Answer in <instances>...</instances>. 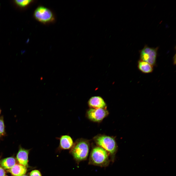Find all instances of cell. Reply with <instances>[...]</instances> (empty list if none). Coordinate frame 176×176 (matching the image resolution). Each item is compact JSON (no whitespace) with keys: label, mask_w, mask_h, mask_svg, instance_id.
<instances>
[{"label":"cell","mask_w":176,"mask_h":176,"mask_svg":"<svg viewBox=\"0 0 176 176\" xmlns=\"http://www.w3.org/2000/svg\"><path fill=\"white\" fill-rule=\"evenodd\" d=\"M108 153L99 146L94 147L91 150L89 158L88 164L101 167L109 165L110 160Z\"/></svg>","instance_id":"cell-1"},{"label":"cell","mask_w":176,"mask_h":176,"mask_svg":"<svg viewBox=\"0 0 176 176\" xmlns=\"http://www.w3.org/2000/svg\"><path fill=\"white\" fill-rule=\"evenodd\" d=\"M96 144L105 150L109 153L111 161L114 162L117 150V146L114 139L110 136L101 135L95 139Z\"/></svg>","instance_id":"cell-2"},{"label":"cell","mask_w":176,"mask_h":176,"mask_svg":"<svg viewBox=\"0 0 176 176\" xmlns=\"http://www.w3.org/2000/svg\"><path fill=\"white\" fill-rule=\"evenodd\" d=\"M89 151V145L87 142L82 140L77 141L71 149L70 153L78 163L87 159Z\"/></svg>","instance_id":"cell-3"},{"label":"cell","mask_w":176,"mask_h":176,"mask_svg":"<svg viewBox=\"0 0 176 176\" xmlns=\"http://www.w3.org/2000/svg\"><path fill=\"white\" fill-rule=\"evenodd\" d=\"M158 47H151L145 45L139 51L140 59L149 64L153 66H156Z\"/></svg>","instance_id":"cell-4"},{"label":"cell","mask_w":176,"mask_h":176,"mask_svg":"<svg viewBox=\"0 0 176 176\" xmlns=\"http://www.w3.org/2000/svg\"><path fill=\"white\" fill-rule=\"evenodd\" d=\"M34 15L38 21L44 23L51 22L54 20V15L51 10L43 6H39L36 9Z\"/></svg>","instance_id":"cell-5"},{"label":"cell","mask_w":176,"mask_h":176,"mask_svg":"<svg viewBox=\"0 0 176 176\" xmlns=\"http://www.w3.org/2000/svg\"><path fill=\"white\" fill-rule=\"evenodd\" d=\"M108 113L107 110L101 108L91 109L87 112L88 118L91 120L96 122L102 121Z\"/></svg>","instance_id":"cell-6"},{"label":"cell","mask_w":176,"mask_h":176,"mask_svg":"<svg viewBox=\"0 0 176 176\" xmlns=\"http://www.w3.org/2000/svg\"><path fill=\"white\" fill-rule=\"evenodd\" d=\"M59 140V147L61 149L68 150L71 149L73 144V139L68 135H62L58 138Z\"/></svg>","instance_id":"cell-7"},{"label":"cell","mask_w":176,"mask_h":176,"mask_svg":"<svg viewBox=\"0 0 176 176\" xmlns=\"http://www.w3.org/2000/svg\"><path fill=\"white\" fill-rule=\"evenodd\" d=\"M89 106L94 109L103 108H105L106 103L103 99L99 96L92 97L88 101Z\"/></svg>","instance_id":"cell-8"},{"label":"cell","mask_w":176,"mask_h":176,"mask_svg":"<svg viewBox=\"0 0 176 176\" xmlns=\"http://www.w3.org/2000/svg\"><path fill=\"white\" fill-rule=\"evenodd\" d=\"M29 150L21 148L17 154L16 157L20 164L25 167L28 166V155Z\"/></svg>","instance_id":"cell-9"},{"label":"cell","mask_w":176,"mask_h":176,"mask_svg":"<svg viewBox=\"0 0 176 176\" xmlns=\"http://www.w3.org/2000/svg\"><path fill=\"white\" fill-rule=\"evenodd\" d=\"M137 67L140 71L144 74L152 73L154 70L153 66L147 62L140 59L137 62Z\"/></svg>","instance_id":"cell-10"},{"label":"cell","mask_w":176,"mask_h":176,"mask_svg":"<svg viewBox=\"0 0 176 176\" xmlns=\"http://www.w3.org/2000/svg\"><path fill=\"white\" fill-rule=\"evenodd\" d=\"M27 171L26 167L20 164H15L10 170V173L14 176H21L25 174Z\"/></svg>","instance_id":"cell-11"},{"label":"cell","mask_w":176,"mask_h":176,"mask_svg":"<svg viewBox=\"0 0 176 176\" xmlns=\"http://www.w3.org/2000/svg\"><path fill=\"white\" fill-rule=\"evenodd\" d=\"M16 163L15 159L11 157L3 159L0 161V165L2 167L6 170H9Z\"/></svg>","instance_id":"cell-12"},{"label":"cell","mask_w":176,"mask_h":176,"mask_svg":"<svg viewBox=\"0 0 176 176\" xmlns=\"http://www.w3.org/2000/svg\"><path fill=\"white\" fill-rule=\"evenodd\" d=\"M16 3L20 6L24 7L30 3L32 0H17Z\"/></svg>","instance_id":"cell-13"},{"label":"cell","mask_w":176,"mask_h":176,"mask_svg":"<svg viewBox=\"0 0 176 176\" xmlns=\"http://www.w3.org/2000/svg\"><path fill=\"white\" fill-rule=\"evenodd\" d=\"M5 133V127L3 118H0V137L3 135Z\"/></svg>","instance_id":"cell-14"},{"label":"cell","mask_w":176,"mask_h":176,"mask_svg":"<svg viewBox=\"0 0 176 176\" xmlns=\"http://www.w3.org/2000/svg\"><path fill=\"white\" fill-rule=\"evenodd\" d=\"M29 176H42L41 174L38 170H35L31 171L30 173Z\"/></svg>","instance_id":"cell-15"},{"label":"cell","mask_w":176,"mask_h":176,"mask_svg":"<svg viewBox=\"0 0 176 176\" xmlns=\"http://www.w3.org/2000/svg\"><path fill=\"white\" fill-rule=\"evenodd\" d=\"M5 172L3 169L0 166V176H5Z\"/></svg>","instance_id":"cell-16"},{"label":"cell","mask_w":176,"mask_h":176,"mask_svg":"<svg viewBox=\"0 0 176 176\" xmlns=\"http://www.w3.org/2000/svg\"><path fill=\"white\" fill-rule=\"evenodd\" d=\"M28 176L27 175H25H25H22V176Z\"/></svg>","instance_id":"cell-17"},{"label":"cell","mask_w":176,"mask_h":176,"mask_svg":"<svg viewBox=\"0 0 176 176\" xmlns=\"http://www.w3.org/2000/svg\"><path fill=\"white\" fill-rule=\"evenodd\" d=\"M0 112H1V110L0 109Z\"/></svg>","instance_id":"cell-18"},{"label":"cell","mask_w":176,"mask_h":176,"mask_svg":"<svg viewBox=\"0 0 176 176\" xmlns=\"http://www.w3.org/2000/svg\"></svg>","instance_id":"cell-19"}]
</instances>
